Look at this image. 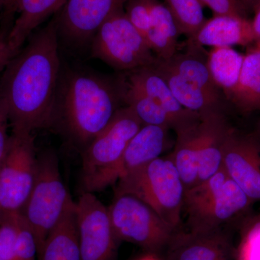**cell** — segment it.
Instances as JSON below:
<instances>
[{"instance_id": "obj_38", "label": "cell", "mask_w": 260, "mask_h": 260, "mask_svg": "<svg viewBox=\"0 0 260 260\" xmlns=\"http://www.w3.org/2000/svg\"><path fill=\"white\" fill-rule=\"evenodd\" d=\"M138 260H164L162 258L159 257L158 255H155V254H148L147 253L146 255L142 256L139 258Z\"/></svg>"}, {"instance_id": "obj_11", "label": "cell", "mask_w": 260, "mask_h": 260, "mask_svg": "<svg viewBox=\"0 0 260 260\" xmlns=\"http://www.w3.org/2000/svg\"><path fill=\"white\" fill-rule=\"evenodd\" d=\"M223 168L250 199L260 201V143L254 133L232 128L224 148Z\"/></svg>"}, {"instance_id": "obj_5", "label": "cell", "mask_w": 260, "mask_h": 260, "mask_svg": "<svg viewBox=\"0 0 260 260\" xmlns=\"http://www.w3.org/2000/svg\"><path fill=\"white\" fill-rule=\"evenodd\" d=\"M143 125L131 108H119L107 127L85 148L83 191L95 193L109 187V179L130 140Z\"/></svg>"}, {"instance_id": "obj_27", "label": "cell", "mask_w": 260, "mask_h": 260, "mask_svg": "<svg viewBox=\"0 0 260 260\" xmlns=\"http://www.w3.org/2000/svg\"><path fill=\"white\" fill-rule=\"evenodd\" d=\"M179 32L188 39L194 37L206 21L203 13L204 5L200 0H165Z\"/></svg>"}, {"instance_id": "obj_39", "label": "cell", "mask_w": 260, "mask_h": 260, "mask_svg": "<svg viewBox=\"0 0 260 260\" xmlns=\"http://www.w3.org/2000/svg\"><path fill=\"white\" fill-rule=\"evenodd\" d=\"M253 133L255 135L256 139L258 140V141H259L260 143V119L259 121H258L257 124H256V129Z\"/></svg>"}, {"instance_id": "obj_34", "label": "cell", "mask_w": 260, "mask_h": 260, "mask_svg": "<svg viewBox=\"0 0 260 260\" xmlns=\"http://www.w3.org/2000/svg\"><path fill=\"white\" fill-rule=\"evenodd\" d=\"M7 37L6 34L0 32V71L5 69L12 58L16 55L10 47Z\"/></svg>"}, {"instance_id": "obj_18", "label": "cell", "mask_w": 260, "mask_h": 260, "mask_svg": "<svg viewBox=\"0 0 260 260\" xmlns=\"http://www.w3.org/2000/svg\"><path fill=\"white\" fill-rule=\"evenodd\" d=\"M176 73L190 82L214 102L223 106V92L212 78L208 66V52L204 47L188 39L184 52L178 51L169 60H162Z\"/></svg>"}, {"instance_id": "obj_4", "label": "cell", "mask_w": 260, "mask_h": 260, "mask_svg": "<svg viewBox=\"0 0 260 260\" xmlns=\"http://www.w3.org/2000/svg\"><path fill=\"white\" fill-rule=\"evenodd\" d=\"M114 185L115 196L133 195L148 205L174 231L182 228L186 188L171 153L126 174Z\"/></svg>"}, {"instance_id": "obj_33", "label": "cell", "mask_w": 260, "mask_h": 260, "mask_svg": "<svg viewBox=\"0 0 260 260\" xmlns=\"http://www.w3.org/2000/svg\"><path fill=\"white\" fill-rule=\"evenodd\" d=\"M10 126L9 118L6 110L0 102V161L4 158L9 148L11 135L8 134Z\"/></svg>"}, {"instance_id": "obj_1", "label": "cell", "mask_w": 260, "mask_h": 260, "mask_svg": "<svg viewBox=\"0 0 260 260\" xmlns=\"http://www.w3.org/2000/svg\"><path fill=\"white\" fill-rule=\"evenodd\" d=\"M57 17L12 58L0 79V102L12 133L51 127L59 78Z\"/></svg>"}, {"instance_id": "obj_36", "label": "cell", "mask_w": 260, "mask_h": 260, "mask_svg": "<svg viewBox=\"0 0 260 260\" xmlns=\"http://www.w3.org/2000/svg\"><path fill=\"white\" fill-rule=\"evenodd\" d=\"M18 0H5V18L10 20L12 15L15 13Z\"/></svg>"}, {"instance_id": "obj_30", "label": "cell", "mask_w": 260, "mask_h": 260, "mask_svg": "<svg viewBox=\"0 0 260 260\" xmlns=\"http://www.w3.org/2000/svg\"><path fill=\"white\" fill-rule=\"evenodd\" d=\"M15 214L4 217L0 223V256L3 260H18Z\"/></svg>"}, {"instance_id": "obj_37", "label": "cell", "mask_w": 260, "mask_h": 260, "mask_svg": "<svg viewBox=\"0 0 260 260\" xmlns=\"http://www.w3.org/2000/svg\"><path fill=\"white\" fill-rule=\"evenodd\" d=\"M246 10H255L260 4V0H239Z\"/></svg>"}, {"instance_id": "obj_14", "label": "cell", "mask_w": 260, "mask_h": 260, "mask_svg": "<svg viewBox=\"0 0 260 260\" xmlns=\"http://www.w3.org/2000/svg\"><path fill=\"white\" fill-rule=\"evenodd\" d=\"M232 128L223 112L200 114L198 124V184L223 168L224 148Z\"/></svg>"}, {"instance_id": "obj_9", "label": "cell", "mask_w": 260, "mask_h": 260, "mask_svg": "<svg viewBox=\"0 0 260 260\" xmlns=\"http://www.w3.org/2000/svg\"><path fill=\"white\" fill-rule=\"evenodd\" d=\"M37 164L32 133H12L0 161V223L7 215L23 210L35 182Z\"/></svg>"}, {"instance_id": "obj_21", "label": "cell", "mask_w": 260, "mask_h": 260, "mask_svg": "<svg viewBox=\"0 0 260 260\" xmlns=\"http://www.w3.org/2000/svg\"><path fill=\"white\" fill-rule=\"evenodd\" d=\"M226 99L244 114L260 111V41L244 54L239 80Z\"/></svg>"}, {"instance_id": "obj_19", "label": "cell", "mask_w": 260, "mask_h": 260, "mask_svg": "<svg viewBox=\"0 0 260 260\" xmlns=\"http://www.w3.org/2000/svg\"><path fill=\"white\" fill-rule=\"evenodd\" d=\"M150 15L145 40L156 59L169 60L179 51L180 32L171 12L158 0L150 1Z\"/></svg>"}, {"instance_id": "obj_10", "label": "cell", "mask_w": 260, "mask_h": 260, "mask_svg": "<svg viewBox=\"0 0 260 260\" xmlns=\"http://www.w3.org/2000/svg\"><path fill=\"white\" fill-rule=\"evenodd\" d=\"M82 260H116L119 240L107 207L94 193L83 191L75 202Z\"/></svg>"}, {"instance_id": "obj_24", "label": "cell", "mask_w": 260, "mask_h": 260, "mask_svg": "<svg viewBox=\"0 0 260 260\" xmlns=\"http://www.w3.org/2000/svg\"><path fill=\"white\" fill-rule=\"evenodd\" d=\"M200 116V114L194 120L174 131L177 138L171 155L186 190L198 182V124Z\"/></svg>"}, {"instance_id": "obj_42", "label": "cell", "mask_w": 260, "mask_h": 260, "mask_svg": "<svg viewBox=\"0 0 260 260\" xmlns=\"http://www.w3.org/2000/svg\"><path fill=\"white\" fill-rule=\"evenodd\" d=\"M0 19H1V18H0Z\"/></svg>"}, {"instance_id": "obj_8", "label": "cell", "mask_w": 260, "mask_h": 260, "mask_svg": "<svg viewBox=\"0 0 260 260\" xmlns=\"http://www.w3.org/2000/svg\"><path fill=\"white\" fill-rule=\"evenodd\" d=\"M91 51L93 57L126 72L156 60L144 37L130 23L123 10L102 24L92 39Z\"/></svg>"}, {"instance_id": "obj_3", "label": "cell", "mask_w": 260, "mask_h": 260, "mask_svg": "<svg viewBox=\"0 0 260 260\" xmlns=\"http://www.w3.org/2000/svg\"><path fill=\"white\" fill-rule=\"evenodd\" d=\"M254 203L222 168L206 180L186 189L183 205L186 230L207 232L237 220L241 223L250 215Z\"/></svg>"}, {"instance_id": "obj_22", "label": "cell", "mask_w": 260, "mask_h": 260, "mask_svg": "<svg viewBox=\"0 0 260 260\" xmlns=\"http://www.w3.org/2000/svg\"><path fill=\"white\" fill-rule=\"evenodd\" d=\"M37 257L38 260H82L75 202L48 235Z\"/></svg>"}, {"instance_id": "obj_41", "label": "cell", "mask_w": 260, "mask_h": 260, "mask_svg": "<svg viewBox=\"0 0 260 260\" xmlns=\"http://www.w3.org/2000/svg\"><path fill=\"white\" fill-rule=\"evenodd\" d=\"M0 260H3V259H2L1 256H0Z\"/></svg>"}, {"instance_id": "obj_40", "label": "cell", "mask_w": 260, "mask_h": 260, "mask_svg": "<svg viewBox=\"0 0 260 260\" xmlns=\"http://www.w3.org/2000/svg\"><path fill=\"white\" fill-rule=\"evenodd\" d=\"M5 2V0H0V6H1V5H4Z\"/></svg>"}, {"instance_id": "obj_32", "label": "cell", "mask_w": 260, "mask_h": 260, "mask_svg": "<svg viewBox=\"0 0 260 260\" xmlns=\"http://www.w3.org/2000/svg\"><path fill=\"white\" fill-rule=\"evenodd\" d=\"M214 15H234L246 18V10L239 0H200Z\"/></svg>"}, {"instance_id": "obj_7", "label": "cell", "mask_w": 260, "mask_h": 260, "mask_svg": "<svg viewBox=\"0 0 260 260\" xmlns=\"http://www.w3.org/2000/svg\"><path fill=\"white\" fill-rule=\"evenodd\" d=\"M108 210L118 240L140 246L148 254H162L176 232L133 195H116Z\"/></svg>"}, {"instance_id": "obj_31", "label": "cell", "mask_w": 260, "mask_h": 260, "mask_svg": "<svg viewBox=\"0 0 260 260\" xmlns=\"http://www.w3.org/2000/svg\"><path fill=\"white\" fill-rule=\"evenodd\" d=\"M151 0H129L125 14L130 23L145 37L150 27V6Z\"/></svg>"}, {"instance_id": "obj_13", "label": "cell", "mask_w": 260, "mask_h": 260, "mask_svg": "<svg viewBox=\"0 0 260 260\" xmlns=\"http://www.w3.org/2000/svg\"><path fill=\"white\" fill-rule=\"evenodd\" d=\"M236 249L225 228L207 232L176 231L166 247L164 260H232Z\"/></svg>"}, {"instance_id": "obj_23", "label": "cell", "mask_w": 260, "mask_h": 260, "mask_svg": "<svg viewBox=\"0 0 260 260\" xmlns=\"http://www.w3.org/2000/svg\"><path fill=\"white\" fill-rule=\"evenodd\" d=\"M152 65L167 82L173 95L183 107L198 114L223 112V106L214 102L203 90L176 73L165 61L156 59Z\"/></svg>"}, {"instance_id": "obj_16", "label": "cell", "mask_w": 260, "mask_h": 260, "mask_svg": "<svg viewBox=\"0 0 260 260\" xmlns=\"http://www.w3.org/2000/svg\"><path fill=\"white\" fill-rule=\"evenodd\" d=\"M124 79L153 99L170 116L174 131L194 120L199 114L191 112L177 102L167 82L153 65L127 71Z\"/></svg>"}, {"instance_id": "obj_12", "label": "cell", "mask_w": 260, "mask_h": 260, "mask_svg": "<svg viewBox=\"0 0 260 260\" xmlns=\"http://www.w3.org/2000/svg\"><path fill=\"white\" fill-rule=\"evenodd\" d=\"M129 0H66L57 16L58 30L70 42L92 41L103 23Z\"/></svg>"}, {"instance_id": "obj_35", "label": "cell", "mask_w": 260, "mask_h": 260, "mask_svg": "<svg viewBox=\"0 0 260 260\" xmlns=\"http://www.w3.org/2000/svg\"><path fill=\"white\" fill-rule=\"evenodd\" d=\"M254 12V17L251 22L256 42H257V41H260V4L258 5L257 8Z\"/></svg>"}, {"instance_id": "obj_17", "label": "cell", "mask_w": 260, "mask_h": 260, "mask_svg": "<svg viewBox=\"0 0 260 260\" xmlns=\"http://www.w3.org/2000/svg\"><path fill=\"white\" fill-rule=\"evenodd\" d=\"M190 39L202 47H246L256 42L251 20L234 15H214Z\"/></svg>"}, {"instance_id": "obj_26", "label": "cell", "mask_w": 260, "mask_h": 260, "mask_svg": "<svg viewBox=\"0 0 260 260\" xmlns=\"http://www.w3.org/2000/svg\"><path fill=\"white\" fill-rule=\"evenodd\" d=\"M118 83L123 103L133 109L143 125L165 126L174 130V123L172 118L153 99L128 83L124 78L118 80Z\"/></svg>"}, {"instance_id": "obj_6", "label": "cell", "mask_w": 260, "mask_h": 260, "mask_svg": "<svg viewBox=\"0 0 260 260\" xmlns=\"http://www.w3.org/2000/svg\"><path fill=\"white\" fill-rule=\"evenodd\" d=\"M73 203L63 182L57 155L51 150L44 152L38 157L35 182L20 212L35 235L38 253Z\"/></svg>"}, {"instance_id": "obj_28", "label": "cell", "mask_w": 260, "mask_h": 260, "mask_svg": "<svg viewBox=\"0 0 260 260\" xmlns=\"http://www.w3.org/2000/svg\"><path fill=\"white\" fill-rule=\"evenodd\" d=\"M239 225L241 237L236 260H260V213L248 215Z\"/></svg>"}, {"instance_id": "obj_25", "label": "cell", "mask_w": 260, "mask_h": 260, "mask_svg": "<svg viewBox=\"0 0 260 260\" xmlns=\"http://www.w3.org/2000/svg\"><path fill=\"white\" fill-rule=\"evenodd\" d=\"M244 58V54L231 47H213L208 52L210 74L225 99L237 85Z\"/></svg>"}, {"instance_id": "obj_20", "label": "cell", "mask_w": 260, "mask_h": 260, "mask_svg": "<svg viewBox=\"0 0 260 260\" xmlns=\"http://www.w3.org/2000/svg\"><path fill=\"white\" fill-rule=\"evenodd\" d=\"M66 0H18V16L10 27L8 44L15 54L32 32L53 13L61 9Z\"/></svg>"}, {"instance_id": "obj_29", "label": "cell", "mask_w": 260, "mask_h": 260, "mask_svg": "<svg viewBox=\"0 0 260 260\" xmlns=\"http://www.w3.org/2000/svg\"><path fill=\"white\" fill-rule=\"evenodd\" d=\"M16 247L18 260H36L38 256L37 239L31 228L21 213L15 214Z\"/></svg>"}, {"instance_id": "obj_15", "label": "cell", "mask_w": 260, "mask_h": 260, "mask_svg": "<svg viewBox=\"0 0 260 260\" xmlns=\"http://www.w3.org/2000/svg\"><path fill=\"white\" fill-rule=\"evenodd\" d=\"M165 126H142L130 140L122 156L109 179V186L119 179L155 159L161 157L169 143V132Z\"/></svg>"}, {"instance_id": "obj_2", "label": "cell", "mask_w": 260, "mask_h": 260, "mask_svg": "<svg viewBox=\"0 0 260 260\" xmlns=\"http://www.w3.org/2000/svg\"><path fill=\"white\" fill-rule=\"evenodd\" d=\"M118 81L83 70L60 75L52 126L59 125L77 144L87 146L109 124L120 107Z\"/></svg>"}]
</instances>
